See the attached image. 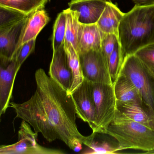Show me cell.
Returning a JSON list of instances; mask_svg holds the SVG:
<instances>
[{
    "label": "cell",
    "instance_id": "1",
    "mask_svg": "<svg viewBox=\"0 0 154 154\" xmlns=\"http://www.w3.org/2000/svg\"><path fill=\"white\" fill-rule=\"evenodd\" d=\"M36 89L30 98L22 103L11 102L16 116L41 133L49 143L60 140L75 152L82 145L88 147L97 133L84 136L78 130L76 111L70 94L49 77L43 69L35 73Z\"/></svg>",
    "mask_w": 154,
    "mask_h": 154
},
{
    "label": "cell",
    "instance_id": "2",
    "mask_svg": "<svg viewBox=\"0 0 154 154\" xmlns=\"http://www.w3.org/2000/svg\"><path fill=\"white\" fill-rule=\"evenodd\" d=\"M118 37L124 58L154 42V5H135L124 14Z\"/></svg>",
    "mask_w": 154,
    "mask_h": 154
},
{
    "label": "cell",
    "instance_id": "3",
    "mask_svg": "<svg viewBox=\"0 0 154 154\" xmlns=\"http://www.w3.org/2000/svg\"><path fill=\"white\" fill-rule=\"evenodd\" d=\"M106 134L117 141L119 151L134 149L149 154L154 151V129L131 120L117 109Z\"/></svg>",
    "mask_w": 154,
    "mask_h": 154
},
{
    "label": "cell",
    "instance_id": "4",
    "mask_svg": "<svg viewBox=\"0 0 154 154\" xmlns=\"http://www.w3.org/2000/svg\"><path fill=\"white\" fill-rule=\"evenodd\" d=\"M119 74L135 86L145 105L154 114V75L134 54L125 57Z\"/></svg>",
    "mask_w": 154,
    "mask_h": 154
},
{
    "label": "cell",
    "instance_id": "5",
    "mask_svg": "<svg viewBox=\"0 0 154 154\" xmlns=\"http://www.w3.org/2000/svg\"><path fill=\"white\" fill-rule=\"evenodd\" d=\"M92 88L96 108V133L106 134L117 110V100L113 85L92 83Z\"/></svg>",
    "mask_w": 154,
    "mask_h": 154
},
{
    "label": "cell",
    "instance_id": "6",
    "mask_svg": "<svg viewBox=\"0 0 154 154\" xmlns=\"http://www.w3.org/2000/svg\"><path fill=\"white\" fill-rule=\"evenodd\" d=\"M38 133L32 130L30 125L22 120L18 131V141L9 145L0 146V154H64L66 152L58 149L47 148L37 142Z\"/></svg>",
    "mask_w": 154,
    "mask_h": 154
},
{
    "label": "cell",
    "instance_id": "7",
    "mask_svg": "<svg viewBox=\"0 0 154 154\" xmlns=\"http://www.w3.org/2000/svg\"><path fill=\"white\" fill-rule=\"evenodd\" d=\"M79 57L84 79L91 83L113 84L107 61L101 49L82 52L79 53Z\"/></svg>",
    "mask_w": 154,
    "mask_h": 154
},
{
    "label": "cell",
    "instance_id": "8",
    "mask_svg": "<svg viewBox=\"0 0 154 154\" xmlns=\"http://www.w3.org/2000/svg\"><path fill=\"white\" fill-rule=\"evenodd\" d=\"M70 94L74 101L77 116L89 125L93 133H96V108L92 83L84 79L83 82Z\"/></svg>",
    "mask_w": 154,
    "mask_h": 154
},
{
    "label": "cell",
    "instance_id": "9",
    "mask_svg": "<svg viewBox=\"0 0 154 154\" xmlns=\"http://www.w3.org/2000/svg\"><path fill=\"white\" fill-rule=\"evenodd\" d=\"M20 69L14 58L7 59L0 56V108L2 114L10 106L15 77Z\"/></svg>",
    "mask_w": 154,
    "mask_h": 154
},
{
    "label": "cell",
    "instance_id": "10",
    "mask_svg": "<svg viewBox=\"0 0 154 154\" xmlns=\"http://www.w3.org/2000/svg\"><path fill=\"white\" fill-rule=\"evenodd\" d=\"M28 15L16 22L0 28L1 57L7 59L14 58L20 42Z\"/></svg>",
    "mask_w": 154,
    "mask_h": 154
},
{
    "label": "cell",
    "instance_id": "11",
    "mask_svg": "<svg viewBox=\"0 0 154 154\" xmlns=\"http://www.w3.org/2000/svg\"><path fill=\"white\" fill-rule=\"evenodd\" d=\"M49 74L51 78L69 93L72 84V75L64 44L53 51Z\"/></svg>",
    "mask_w": 154,
    "mask_h": 154
},
{
    "label": "cell",
    "instance_id": "12",
    "mask_svg": "<svg viewBox=\"0 0 154 154\" xmlns=\"http://www.w3.org/2000/svg\"><path fill=\"white\" fill-rule=\"evenodd\" d=\"M107 0H72L69 3L70 10L77 12L80 23L97 24L102 14Z\"/></svg>",
    "mask_w": 154,
    "mask_h": 154
},
{
    "label": "cell",
    "instance_id": "13",
    "mask_svg": "<svg viewBox=\"0 0 154 154\" xmlns=\"http://www.w3.org/2000/svg\"><path fill=\"white\" fill-rule=\"evenodd\" d=\"M44 8L40 7L28 14L18 48L26 42L36 39L42 29L50 20Z\"/></svg>",
    "mask_w": 154,
    "mask_h": 154
},
{
    "label": "cell",
    "instance_id": "14",
    "mask_svg": "<svg viewBox=\"0 0 154 154\" xmlns=\"http://www.w3.org/2000/svg\"><path fill=\"white\" fill-rule=\"evenodd\" d=\"M101 31L96 24H80L77 39V53L79 54L91 49H101Z\"/></svg>",
    "mask_w": 154,
    "mask_h": 154
},
{
    "label": "cell",
    "instance_id": "15",
    "mask_svg": "<svg viewBox=\"0 0 154 154\" xmlns=\"http://www.w3.org/2000/svg\"><path fill=\"white\" fill-rule=\"evenodd\" d=\"M117 109L131 120L154 129V114L146 105L117 101Z\"/></svg>",
    "mask_w": 154,
    "mask_h": 154
},
{
    "label": "cell",
    "instance_id": "16",
    "mask_svg": "<svg viewBox=\"0 0 154 154\" xmlns=\"http://www.w3.org/2000/svg\"><path fill=\"white\" fill-rule=\"evenodd\" d=\"M116 100L122 103L145 105L135 86L128 78L119 74L113 84Z\"/></svg>",
    "mask_w": 154,
    "mask_h": 154
},
{
    "label": "cell",
    "instance_id": "17",
    "mask_svg": "<svg viewBox=\"0 0 154 154\" xmlns=\"http://www.w3.org/2000/svg\"><path fill=\"white\" fill-rule=\"evenodd\" d=\"M124 14L116 5L107 1L106 7L96 24L101 32L114 33L118 36L119 25Z\"/></svg>",
    "mask_w": 154,
    "mask_h": 154
},
{
    "label": "cell",
    "instance_id": "18",
    "mask_svg": "<svg viewBox=\"0 0 154 154\" xmlns=\"http://www.w3.org/2000/svg\"><path fill=\"white\" fill-rule=\"evenodd\" d=\"M64 45L69 66L72 72V84L68 93L70 94L83 82L84 77L80 65L79 54L75 48L69 42H64Z\"/></svg>",
    "mask_w": 154,
    "mask_h": 154
},
{
    "label": "cell",
    "instance_id": "19",
    "mask_svg": "<svg viewBox=\"0 0 154 154\" xmlns=\"http://www.w3.org/2000/svg\"><path fill=\"white\" fill-rule=\"evenodd\" d=\"M66 16V27L65 42H69L77 50V39L80 23L78 19L77 12L69 8L64 10Z\"/></svg>",
    "mask_w": 154,
    "mask_h": 154
},
{
    "label": "cell",
    "instance_id": "20",
    "mask_svg": "<svg viewBox=\"0 0 154 154\" xmlns=\"http://www.w3.org/2000/svg\"><path fill=\"white\" fill-rule=\"evenodd\" d=\"M48 0H0V5L29 14L36 9L45 7Z\"/></svg>",
    "mask_w": 154,
    "mask_h": 154
},
{
    "label": "cell",
    "instance_id": "21",
    "mask_svg": "<svg viewBox=\"0 0 154 154\" xmlns=\"http://www.w3.org/2000/svg\"><path fill=\"white\" fill-rule=\"evenodd\" d=\"M124 59L121 46L119 41L116 43L114 50L108 61L109 70L113 84L119 76Z\"/></svg>",
    "mask_w": 154,
    "mask_h": 154
},
{
    "label": "cell",
    "instance_id": "22",
    "mask_svg": "<svg viewBox=\"0 0 154 154\" xmlns=\"http://www.w3.org/2000/svg\"><path fill=\"white\" fill-rule=\"evenodd\" d=\"M66 16L64 11L59 14L53 26L52 49L57 50L64 44L66 35Z\"/></svg>",
    "mask_w": 154,
    "mask_h": 154
},
{
    "label": "cell",
    "instance_id": "23",
    "mask_svg": "<svg viewBox=\"0 0 154 154\" xmlns=\"http://www.w3.org/2000/svg\"><path fill=\"white\" fill-rule=\"evenodd\" d=\"M27 15L20 11L0 5V28L16 22Z\"/></svg>",
    "mask_w": 154,
    "mask_h": 154
},
{
    "label": "cell",
    "instance_id": "24",
    "mask_svg": "<svg viewBox=\"0 0 154 154\" xmlns=\"http://www.w3.org/2000/svg\"><path fill=\"white\" fill-rule=\"evenodd\" d=\"M134 54L154 75V42L141 48Z\"/></svg>",
    "mask_w": 154,
    "mask_h": 154
},
{
    "label": "cell",
    "instance_id": "25",
    "mask_svg": "<svg viewBox=\"0 0 154 154\" xmlns=\"http://www.w3.org/2000/svg\"><path fill=\"white\" fill-rule=\"evenodd\" d=\"M118 146L113 145L109 142H95L94 139L88 148L82 152L85 154H116L118 152Z\"/></svg>",
    "mask_w": 154,
    "mask_h": 154
},
{
    "label": "cell",
    "instance_id": "26",
    "mask_svg": "<svg viewBox=\"0 0 154 154\" xmlns=\"http://www.w3.org/2000/svg\"><path fill=\"white\" fill-rule=\"evenodd\" d=\"M36 40V39H33L26 42L17 49L14 58L20 68L26 59L34 51Z\"/></svg>",
    "mask_w": 154,
    "mask_h": 154
},
{
    "label": "cell",
    "instance_id": "27",
    "mask_svg": "<svg viewBox=\"0 0 154 154\" xmlns=\"http://www.w3.org/2000/svg\"><path fill=\"white\" fill-rule=\"evenodd\" d=\"M101 49L107 61L114 50L115 45L119 41L118 35L114 33H106L101 32Z\"/></svg>",
    "mask_w": 154,
    "mask_h": 154
},
{
    "label": "cell",
    "instance_id": "28",
    "mask_svg": "<svg viewBox=\"0 0 154 154\" xmlns=\"http://www.w3.org/2000/svg\"><path fill=\"white\" fill-rule=\"evenodd\" d=\"M135 5L137 6L152 5H154V0H133Z\"/></svg>",
    "mask_w": 154,
    "mask_h": 154
},
{
    "label": "cell",
    "instance_id": "29",
    "mask_svg": "<svg viewBox=\"0 0 154 154\" xmlns=\"http://www.w3.org/2000/svg\"><path fill=\"white\" fill-rule=\"evenodd\" d=\"M2 115H3V114H2V111H1V108H0V123H1V116H2Z\"/></svg>",
    "mask_w": 154,
    "mask_h": 154
},
{
    "label": "cell",
    "instance_id": "30",
    "mask_svg": "<svg viewBox=\"0 0 154 154\" xmlns=\"http://www.w3.org/2000/svg\"><path fill=\"white\" fill-rule=\"evenodd\" d=\"M149 154H154V151H152V152H151L149 153Z\"/></svg>",
    "mask_w": 154,
    "mask_h": 154
},
{
    "label": "cell",
    "instance_id": "31",
    "mask_svg": "<svg viewBox=\"0 0 154 154\" xmlns=\"http://www.w3.org/2000/svg\"></svg>",
    "mask_w": 154,
    "mask_h": 154
}]
</instances>
